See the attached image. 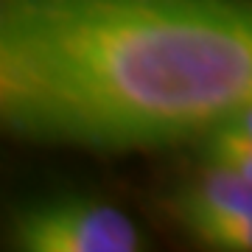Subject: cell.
Segmentation results:
<instances>
[{"label": "cell", "mask_w": 252, "mask_h": 252, "mask_svg": "<svg viewBox=\"0 0 252 252\" xmlns=\"http://www.w3.org/2000/svg\"><path fill=\"white\" fill-rule=\"evenodd\" d=\"M3 241L14 252L143 250V235L124 210L87 196H45L14 207Z\"/></svg>", "instance_id": "2"}, {"label": "cell", "mask_w": 252, "mask_h": 252, "mask_svg": "<svg viewBox=\"0 0 252 252\" xmlns=\"http://www.w3.org/2000/svg\"><path fill=\"white\" fill-rule=\"evenodd\" d=\"M174 219L188 235L202 227L216 224L221 219L250 213L252 210V180L230 168L205 165L202 174L190 177L168 196Z\"/></svg>", "instance_id": "3"}, {"label": "cell", "mask_w": 252, "mask_h": 252, "mask_svg": "<svg viewBox=\"0 0 252 252\" xmlns=\"http://www.w3.org/2000/svg\"><path fill=\"white\" fill-rule=\"evenodd\" d=\"M202 165H219L252 180V135L235 124H221L193 140Z\"/></svg>", "instance_id": "4"}, {"label": "cell", "mask_w": 252, "mask_h": 252, "mask_svg": "<svg viewBox=\"0 0 252 252\" xmlns=\"http://www.w3.org/2000/svg\"><path fill=\"white\" fill-rule=\"evenodd\" d=\"M190 238L216 252H252V210L202 227Z\"/></svg>", "instance_id": "5"}, {"label": "cell", "mask_w": 252, "mask_h": 252, "mask_svg": "<svg viewBox=\"0 0 252 252\" xmlns=\"http://www.w3.org/2000/svg\"><path fill=\"white\" fill-rule=\"evenodd\" d=\"M252 112V0H0V126L81 152L193 143Z\"/></svg>", "instance_id": "1"}]
</instances>
